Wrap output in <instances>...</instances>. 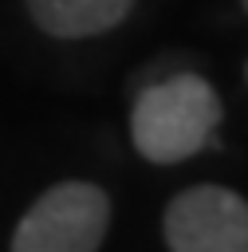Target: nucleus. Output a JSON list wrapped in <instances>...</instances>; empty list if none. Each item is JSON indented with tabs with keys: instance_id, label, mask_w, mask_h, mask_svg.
I'll use <instances>...</instances> for the list:
<instances>
[{
	"instance_id": "nucleus-1",
	"label": "nucleus",
	"mask_w": 248,
	"mask_h": 252,
	"mask_svg": "<svg viewBox=\"0 0 248 252\" xmlns=\"http://www.w3.org/2000/svg\"><path fill=\"white\" fill-rule=\"evenodd\" d=\"M220 94L201 75H173L150 83L130 110L134 150L154 165H173L209 146L220 126Z\"/></svg>"
},
{
	"instance_id": "nucleus-2",
	"label": "nucleus",
	"mask_w": 248,
	"mask_h": 252,
	"mask_svg": "<svg viewBox=\"0 0 248 252\" xmlns=\"http://www.w3.org/2000/svg\"><path fill=\"white\" fill-rule=\"evenodd\" d=\"M110 228V201L91 181H59L20 217L12 252H94Z\"/></svg>"
},
{
	"instance_id": "nucleus-3",
	"label": "nucleus",
	"mask_w": 248,
	"mask_h": 252,
	"mask_svg": "<svg viewBox=\"0 0 248 252\" xmlns=\"http://www.w3.org/2000/svg\"><path fill=\"white\" fill-rule=\"evenodd\" d=\"M161 232L173 252H248V201L224 185H193L165 205Z\"/></svg>"
},
{
	"instance_id": "nucleus-4",
	"label": "nucleus",
	"mask_w": 248,
	"mask_h": 252,
	"mask_svg": "<svg viewBox=\"0 0 248 252\" xmlns=\"http://www.w3.org/2000/svg\"><path fill=\"white\" fill-rule=\"evenodd\" d=\"M35 28H43L55 39H87L118 28L134 0H24Z\"/></svg>"
},
{
	"instance_id": "nucleus-5",
	"label": "nucleus",
	"mask_w": 248,
	"mask_h": 252,
	"mask_svg": "<svg viewBox=\"0 0 248 252\" xmlns=\"http://www.w3.org/2000/svg\"><path fill=\"white\" fill-rule=\"evenodd\" d=\"M244 12H248V0H244Z\"/></svg>"
}]
</instances>
